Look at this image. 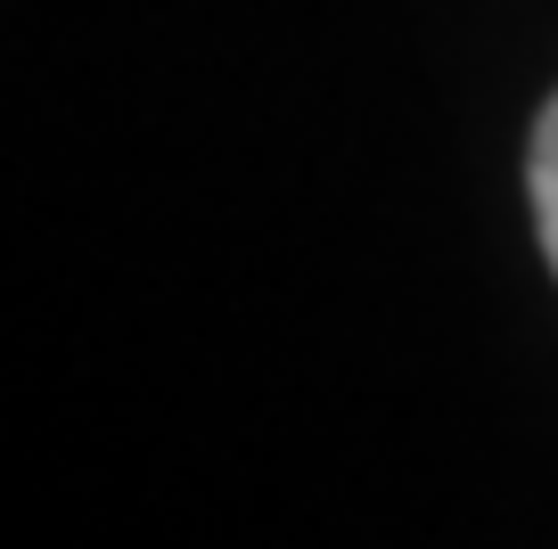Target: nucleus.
Returning <instances> with one entry per match:
<instances>
[{
	"label": "nucleus",
	"instance_id": "obj_1",
	"mask_svg": "<svg viewBox=\"0 0 558 549\" xmlns=\"http://www.w3.org/2000/svg\"><path fill=\"white\" fill-rule=\"evenodd\" d=\"M525 181H534V230H542V255H550V271H558V99L542 107V123H534V164H525Z\"/></svg>",
	"mask_w": 558,
	"mask_h": 549
}]
</instances>
